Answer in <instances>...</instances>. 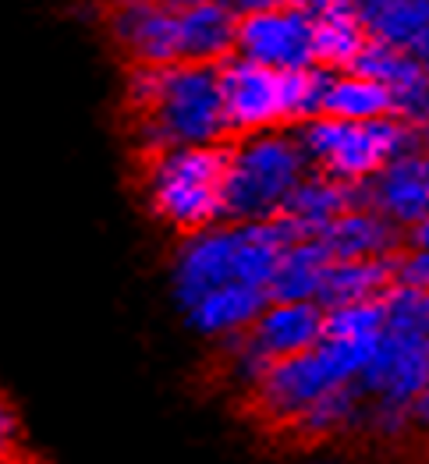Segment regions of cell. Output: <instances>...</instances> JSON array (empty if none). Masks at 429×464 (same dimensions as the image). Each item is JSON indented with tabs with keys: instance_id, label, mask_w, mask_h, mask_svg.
<instances>
[{
	"instance_id": "6da1fadb",
	"label": "cell",
	"mask_w": 429,
	"mask_h": 464,
	"mask_svg": "<svg viewBox=\"0 0 429 464\" xmlns=\"http://www.w3.org/2000/svg\"><path fill=\"white\" fill-rule=\"evenodd\" d=\"M135 139L150 156L178 146H220L228 135L217 68L171 64L160 68L153 103L135 114Z\"/></svg>"
},
{
	"instance_id": "7a4b0ae2",
	"label": "cell",
	"mask_w": 429,
	"mask_h": 464,
	"mask_svg": "<svg viewBox=\"0 0 429 464\" xmlns=\"http://www.w3.org/2000/svg\"><path fill=\"white\" fill-rule=\"evenodd\" d=\"M231 146H178L150 156L146 195L160 220L185 234L224 224V178Z\"/></svg>"
},
{
	"instance_id": "3957f363",
	"label": "cell",
	"mask_w": 429,
	"mask_h": 464,
	"mask_svg": "<svg viewBox=\"0 0 429 464\" xmlns=\"http://www.w3.org/2000/svg\"><path fill=\"white\" fill-rule=\"evenodd\" d=\"M309 174V160L295 131H259L231 146L224 178V224H252L280 217L288 195Z\"/></svg>"
},
{
	"instance_id": "277c9868",
	"label": "cell",
	"mask_w": 429,
	"mask_h": 464,
	"mask_svg": "<svg viewBox=\"0 0 429 464\" xmlns=\"http://www.w3.org/2000/svg\"><path fill=\"white\" fill-rule=\"evenodd\" d=\"M376 341H319L316 348L295 358L273 362L263 380L252 387L256 411L273 426H291L323 393L358 383Z\"/></svg>"
},
{
	"instance_id": "5b68a950",
	"label": "cell",
	"mask_w": 429,
	"mask_h": 464,
	"mask_svg": "<svg viewBox=\"0 0 429 464\" xmlns=\"http://www.w3.org/2000/svg\"><path fill=\"white\" fill-rule=\"evenodd\" d=\"M295 142L302 146L316 174H327L345 185H362L373 174H380L394 156L423 150L415 131L397 117H376V121L312 117L306 124H295Z\"/></svg>"
},
{
	"instance_id": "8992f818",
	"label": "cell",
	"mask_w": 429,
	"mask_h": 464,
	"mask_svg": "<svg viewBox=\"0 0 429 464\" xmlns=\"http://www.w3.org/2000/svg\"><path fill=\"white\" fill-rule=\"evenodd\" d=\"M217 82H220L228 135L245 139V135H259V131H280L288 124L284 72L252 64L245 57H228L217 68Z\"/></svg>"
},
{
	"instance_id": "52a82bcc",
	"label": "cell",
	"mask_w": 429,
	"mask_h": 464,
	"mask_svg": "<svg viewBox=\"0 0 429 464\" xmlns=\"http://www.w3.org/2000/svg\"><path fill=\"white\" fill-rule=\"evenodd\" d=\"M234 57H245L273 72L312 68V14L306 7H284L238 18Z\"/></svg>"
},
{
	"instance_id": "ba28073f",
	"label": "cell",
	"mask_w": 429,
	"mask_h": 464,
	"mask_svg": "<svg viewBox=\"0 0 429 464\" xmlns=\"http://www.w3.org/2000/svg\"><path fill=\"white\" fill-rule=\"evenodd\" d=\"M224 284H238V227L217 224L185 234L174 256V298L181 312Z\"/></svg>"
},
{
	"instance_id": "9c48e42d",
	"label": "cell",
	"mask_w": 429,
	"mask_h": 464,
	"mask_svg": "<svg viewBox=\"0 0 429 464\" xmlns=\"http://www.w3.org/2000/svg\"><path fill=\"white\" fill-rule=\"evenodd\" d=\"M426 383L429 341L384 330L373 354H369V362H366V369H362V376H358V390L373 393L384 404L412 408V401L426 390Z\"/></svg>"
},
{
	"instance_id": "30bf717a",
	"label": "cell",
	"mask_w": 429,
	"mask_h": 464,
	"mask_svg": "<svg viewBox=\"0 0 429 464\" xmlns=\"http://www.w3.org/2000/svg\"><path fill=\"white\" fill-rule=\"evenodd\" d=\"M358 206L380 213L394 227L408 231L429 213V153L408 150L394 156L380 174L358 185Z\"/></svg>"
},
{
	"instance_id": "8fae6325",
	"label": "cell",
	"mask_w": 429,
	"mask_h": 464,
	"mask_svg": "<svg viewBox=\"0 0 429 464\" xmlns=\"http://www.w3.org/2000/svg\"><path fill=\"white\" fill-rule=\"evenodd\" d=\"M111 33L132 64H178V18L153 0H117L111 11Z\"/></svg>"
},
{
	"instance_id": "7c38bea8",
	"label": "cell",
	"mask_w": 429,
	"mask_h": 464,
	"mask_svg": "<svg viewBox=\"0 0 429 464\" xmlns=\"http://www.w3.org/2000/svg\"><path fill=\"white\" fill-rule=\"evenodd\" d=\"M323 341V309L316 302H270L245 330V344L263 362H284Z\"/></svg>"
},
{
	"instance_id": "4fadbf2b",
	"label": "cell",
	"mask_w": 429,
	"mask_h": 464,
	"mask_svg": "<svg viewBox=\"0 0 429 464\" xmlns=\"http://www.w3.org/2000/svg\"><path fill=\"white\" fill-rule=\"evenodd\" d=\"M316 241L327 248V256L334 263H341V259H390V256L405 252V231L366 206H355L348 213H341L337 220H330L316 234Z\"/></svg>"
},
{
	"instance_id": "5bb4252c",
	"label": "cell",
	"mask_w": 429,
	"mask_h": 464,
	"mask_svg": "<svg viewBox=\"0 0 429 464\" xmlns=\"http://www.w3.org/2000/svg\"><path fill=\"white\" fill-rule=\"evenodd\" d=\"M355 206H358V185H345V181H334L327 174L309 170L298 181V188L288 195L280 220L302 241V237H316L330 220H337L341 213H348Z\"/></svg>"
},
{
	"instance_id": "9a60e30c",
	"label": "cell",
	"mask_w": 429,
	"mask_h": 464,
	"mask_svg": "<svg viewBox=\"0 0 429 464\" xmlns=\"http://www.w3.org/2000/svg\"><path fill=\"white\" fill-rule=\"evenodd\" d=\"M178 18V64H206L220 68L234 57L238 18L224 4H206L174 14Z\"/></svg>"
},
{
	"instance_id": "2e32d148",
	"label": "cell",
	"mask_w": 429,
	"mask_h": 464,
	"mask_svg": "<svg viewBox=\"0 0 429 464\" xmlns=\"http://www.w3.org/2000/svg\"><path fill=\"white\" fill-rule=\"evenodd\" d=\"M270 305V295L263 287H249V284H224L210 295H202L192 309H185L192 330L206 337H234L245 334L259 312Z\"/></svg>"
},
{
	"instance_id": "e0dca14e",
	"label": "cell",
	"mask_w": 429,
	"mask_h": 464,
	"mask_svg": "<svg viewBox=\"0 0 429 464\" xmlns=\"http://www.w3.org/2000/svg\"><path fill=\"white\" fill-rule=\"evenodd\" d=\"M394 259H341L330 263L323 273V284L316 291V305L327 309H341L355 302H373L384 298L394 287Z\"/></svg>"
},
{
	"instance_id": "ac0fdd59",
	"label": "cell",
	"mask_w": 429,
	"mask_h": 464,
	"mask_svg": "<svg viewBox=\"0 0 429 464\" xmlns=\"http://www.w3.org/2000/svg\"><path fill=\"white\" fill-rule=\"evenodd\" d=\"M330 263L334 259L327 256V248L316 237L291 241L280 252L277 270H273L270 284H267L270 302H316V291H319L323 273H327Z\"/></svg>"
},
{
	"instance_id": "d6986e66",
	"label": "cell",
	"mask_w": 429,
	"mask_h": 464,
	"mask_svg": "<svg viewBox=\"0 0 429 464\" xmlns=\"http://www.w3.org/2000/svg\"><path fill=\"white\" fill-rule=\"evenodd\" d=\"M319 117H334V121H376V117H394V100L380 82H369L362 75H341L330 78V89L323 96V111Z\"/></svg>"
},
{
	"instance_id": "ffe728a7",
	"label": "cell",
	"mask_w": 429,
	"mask_h": 464,
	"mask_svg": "<svg viewBox=\"0 0 429 464\" xmlns=\"http://www.w3.org/2000/svg\"><path fill=\"white\" fill-rule=\"evenodd\" d=\"M369 43V33L351 14H316L312 18V64L327 68L334 75L348 72L362 46Z\"/></svg>"
},
{
	"instance_id": "44dd1931",
	"label": "cell",
	"mask_w": 429,
	"mask_h": 464,
	"mask_svg": "<svg viewBox=\"0 0 429 464\" xmlns=\"http://www.w3.org/2000/svg\"><path fill=\"white\" fill-rule=\"evenodd\" d=\"M369 39L415 53L429 39V0H394L369 22Z\"/></svg>"
},
{
	"instance_id": "7402d4cb",
	"label": "cell",
	"mask_w": 429,
	"mask_h": 464,
	"mask_svg": "<svg viewBox=\"0 0 429 464\" xmlns=\"http://www.w3.org/2000/svg\"><path fill=\"white\" fill-rule=\"evenodd\" d=\"M358 401H362L358 383L330 390V393H323L319 401H312L309 408H306L288 429H295L302 440H327V436H337L341 429H348L351 422L358 419Z\"/></svg>"
},
{
	"instance_id": "603a6c76",
	"label": "cell",
	"mask_w": 429,
	"mask_h": 464,
	"mask_svg": "<svg viewBox=\"0 0 429 464\" xmlns=\"http://www.w3.org/2000/svg\"><path fill=\"white\" fill-rule=\"evenodd\" d=\"M384 323H387L384 298L327 309L323 312V341H376L384 334Z\"/></svg>"
},
{
	"instance_id": "cb8c5ba5",
	"label": "cell",
	"mask_w": 429,
	"mask_h": 464,
	"mask_svg": "<svg viewBox=\"0 0 429 464\" xmlns=\"http://www.w3.org/2000/svg\"><path fill=\"white\" fill-rule=\"evenodd\" d=\"M394 284L412 287V291H429V248H423V252L405 248L394 259Z\"/></svg>"
},
{
	"instance_id": "d4e9b609",
	"label": "cell",
	"mask_w": 429,
	"mask_h": 464,
	"mask_svg": "<svg viewBox=\"0 0 429 464\" xmlns=\"http://www.w3.org/2000/svg\"><path fill=\"white\" fill-rule=\"evenodd\" d=\"M22 422L15 404L0 393V464H22Z\"/></svg>"
},
{
	"instance_id": "484cf974",
	"label": "cell",
	"mask_w": 429,
	"mask_h": 464,
	"mask_svg": "<svg viewBox=\"0 0 429 464\" xmlns=\"http://www.w3.org/2000/svg\"><path fill=\"white\" fill-rule=\"evenodd\" d=\"M224 7L234 18H249V14H267V11H284V7H302V0H224Z\"/></svg>"
},
{
	"instance_id": "4316f807",
	"label": "cell",
	"mask_w": 429,
	"mask_h": 464,
	"mask_svg": "<svg viewBox=\"0 0 429 464\" xmlns=\"http://www.w3.org/2000/svg\"><path fill=\"white\" fill-rule=\"evenodd\" d=\"M390 4H394V0H351V14L369 29V22H373L384 7H390Z\"/></svg>"
},
{
	"instance_id": "83f0119b",
	"label": "cell",
	"mask_w": 429,
	"mask_h": 464,
	"mask_svg": "<svg viewBox=\"0 0 429 464\" xmlns=\"http://www.w3.org/2000/svg\"><path fill=\"white\" fill-rule=\"evenodd\" d=\"M405 248H412V252L429 248V213L419 220V224H412V227L405 231Z\"/></svg>"
},
{
	"instance_id": "f1b7e54d",
	"label": "cell",
	"mask_w": 429,
	"mask_h": 464,
	"mask_svg": "<svg viewBox=\"0 0 429 464\" xmlns=\"http://www.w3.org/2000/svg\"><path fill=\"white\" fill-rule=\"evenodd\" d=\"M163 11L171 14H181V11H192V7H206V4H224V0H153Z\"/></svg>"
},
{
	"instance_id": "f546056e",
	"label": "cell",
	"mask_w": 429,
	"mask_h": 464,
	"mask_svg": "<svg viewBox=\"0 0 429 464\" xmlns=\"http://www.w3.org/2000/svg\"><path fill=\"white\" fill-rule=\"evenodd\" d=\"M408 411H412V422H419V426L429 429V383H426V390L412 401V408H408Z\"/></svg>"
},
{
	"instance_id": "4dcf8cb0",
	"label": "cell",
	"mask_w": 429,
	"mask_h": 464,
	"mask_svg": "<svg viewBox=\"0 0 429 464\" xmlns=\"http://www.w3.org/2000/svg\"><path fill=\"white\" fill-rule=\"evenodd\" d=\"M412 57H415V61L423 64V72L429 75V39L423 43V46H419V50H415V53H412Z\"/></svg>"
}]
</instances>
